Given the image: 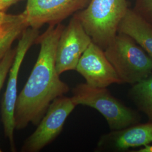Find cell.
Segmentation results:
<instances>
[{"instance_id":"6da1fadb","label":"cell","mask_w":152,"mask_h":152,"mask_svg":"<svg viewBox=\"0 0 152 152\" xmlns=\"http://www.w3.org/2000/svg\"><path fill=\"white\" fill-rule=\"evenodd\" d=\"M63 29L60 24H51L36 41L40 44L38 58L16 100L17 130L24 129L29 124L38 125L53 101L69 91L56 68V49Z\"/></svg>"},{"instance_id":"7a4b0ae2","label":"cell","mask_w":152,"mask_h":152,"mask_svg":"<svg viewBox=\"0 0 152 152\" xmlns=\"http://www.w3.org/2000/svg\"><path fill=\"white\" fill-rule=\"evenodd\" d=\"M128 9L126 0H91L76 16L92 42L104 50L117 34Z\"/></svg>"},{"instance_id":"3957f363","label":"cell","mask_w":152,"mask_h":152,"mask_svg":"<svg viewBox=\"0 0 152 152\" xmlns=\"http://www.w3.org/2000/svg\"><path fill=\"white\" fill-rule=\"evenodd\" d=\"M122 83L134 85L152 74V59L130 36L117 34L104 50Z\"/></svg>"},{"instance_id":"277c9868","label":"cell","mask_w":152,"mask_h":152,"mask_svg":"<svg viewBox=\"0 0 152 152\" xmlns=\"http://www.w3.org/2000/svg\"><path fill=\"white\" fill-rule=\"evenodd\" d=\"M72 94L71 98L77 105H86L97 110L112 131L135 125L140 120L137 112L114 97L106 88L80 83L73 89Z\"/></svg>"},{"instance_id":"5b68a950","label":"cell","mask_w":152,"mask_h":152,"mask_svg":"<svg viewBox=\"0 0 152 152\" xmlns=\"http://www.w3.org/2000/svg\"><path fill=\"white\" fill-rule=\"evenodd\" d=\"M39 35L38 29L28 27L23 32L16 49L15 58L9 72V80L1 105L2 122L6 137L9 140L12 151H15L14 129L18 75L22 63L28 50L36 42Z\"/></svg>"},{"instance_id":"8992f818","label":"cell","mask_w":152,"mask_h":152,"mask_svg":"<svg viewBox=\"0 0 152 152\" xmlns=\"http://www.w3.org/2000/svg\"><path fill=\"white\" fill-rule=\"evenodd\" d=\"M77 106L72 98L63 96L50 104L36 130L27 139L23 152H37L55 140L63 129L65 121Z\"/></svg>"},{"instance_id":"52a82bcc","label":"cell","mask_w":152,"mask_h":152,"mask_svg":"<svg viewBox=\"0 0 152 152\" xmlns=\"http://www.w3.org/2000/svg\"><path fill=\"white\" fill-rule=\"evenodd\" d=\"M92 42L78 18L72 19L64 28L58 44L56 68L58 74L76 70L82 55Z\"/></svg>"},{"instance_id":"ba28073f","label":"cell","mask_w":152,"mask_h":152,"mask_svg":"<svg viewBox=\"0 0 152 152\" xmlns=\"http://www.w3.org/2000/svg\"><path fill=\"white\" fill-rule=\"evenodd\" d=\"M76 71L93 87L106 88L112 84L122 83L104 50L93 42L82 55Z\"/></svg>"},{"instance_id":"9c48e42d","label":"cell","mask_w":152,"mask_h":152,"mask_svg":"<svg viewBox=\"0 0 152 152\" xmlns=\"http://www.w3.org/2000/svg\"><path fill=\"white\" fill-rule=\"evenodd\" d=\"M88 0H28L22 13L28 27L38 29L45 24H55L83 7Z\"/></svg>"},{"instance_id":"30bf717a","label":"cell","mask_w":152,"mask_h":152,"mask_svg":"<svg viewBox=\"0 0 152 152\" xmlns=\"http://www.w3.org/2000/svg\"><path fill=\"white\" fill-rule=\"evenodd\" d=\"M152 142V122L112 131L101 137L98 147L102 149L124 151L130 148L145 147Z\"/></svg>"},{"instance_id":"8fae6325","label":"cell","mask_w":152,"mask_h":152,"mask_svg":"<svg viewBox=\"0 0 152 152\" xmlns=\"http://www.w3.org/2000/svg\"><path fill=\"white\" fill-rule=\"evenodd\" d=\"M118 32L132 38L152 59V24L137 11L128 9Z\"/></svg>"},{"instance_id":"7c38bea8","label":"cell","mask_w":152,"mask_h":152,"mask_svg":"<svg viewBox=\"0 0 152 152\" xmlns=\"http://www.w3.org/2000/svg\"><path fill=\"white\" fill-rule=\"evenodd\" d=\"M28 27L23 14L9 15L0 26V61L10 49L14 41Z\"/></svg>"},{"instance_id":"4fadbf2b","label":"cell","mask_w":152,"mask_h":152,"mask_svg":"<svg viewBox=\"0 0 152 152\" xmlns=\"http://www.w3.org/2000/svg\"><path fill=\"white\" fill-rule=\"evenodd\" d=\"M129 93L136 107L152 122V74L133 85Z\"/></svg>"},{"instance_id":"5bb4252c","label":"cell","mask_w":152,"mask_h":152,"mask_svg":"<svg viewBox=\"0 0 152 152\" xmlns=\"http://www.w3.org/2000/svg\"><path fill=\"white\" fill-rule=\"evenodd\" d=\"M16 50L10 49L2 59L0 61V91L3 86L6 78L9 74L15 58ZM0 148V152H1Z\"/></svg>"},{"instance_id":"9a60e30c","label":"cell","mask_w":152,"mask_h":152,"mask_svg":"<svg viewBox=\"0 0 152 152\" xmlns=\"http://www.w3.org/2000/svg\"><path fill=\"white\" fill-rule=\"evenodd\" d=\"M137 12L152 24V0H138Z\"/></svg>"},{"instance_id":"2e32d148","label":"cell","mask_w":152,"mask_h":152,"mask_svg":"<svg viewBox=\"0 0 152 152\" xmlns=\"http://www.w3.org/2000/svg\"><path fill=\"white\" fill-rule=\"evenodd\" d=\"M18 1L19 0H0V11H4L6 9Z\"/></svg>"},{"instance_id":"e0dca14e","label":"cell","mask_w":152,"mask_h":152,"mask_svg":"<svg viewBox=\"0 0 152 152\" xmlns=\"http://www.w3.org/2000/svg\"><path fill=\"white\" fill-rule=\"evenodd\" d=\"M135 152H152V145H147L146 146L140 149L139 151H132Z\"/></svg>"},{"instance_id":"ac0fdd59","label":"cell","mask_w":152,"mask_h":152,"mask_svg":"<svg viewBox=\"0 0 152 152\" xmlns=\"http://www.w3.org/2000/svg\"><path fill=\"white\" fill-rule=\"evenodd\" d=\"M9 15H7L4 11H0V26L8 18Z\"/></svg>"}]
</instances>
